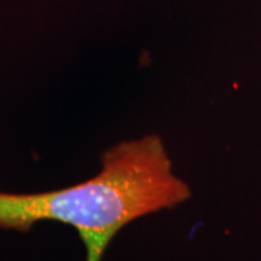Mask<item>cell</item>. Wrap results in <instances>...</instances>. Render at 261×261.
I'll list each match as a JSON object with an SVG mask.
<instances>
[{
	"label": "cell",
	"mask_w": 261,
	"mask_h": 261,
	"mask_svg": "<svg viewBox=\"0 0 261 261\" xmlns=\"http://www.w3.org/2000/svg\"><path fill=\"white\" fill-rule=\"evenodd\" d=\"M190 196L164 141L147 134L106 149L100 171L79 185L38 193L0 192V229L29 232L41 221L70 225L86 247V260L100 261L123 226Z\"/></svg>",
	"instance_id": "obj_1"
}]
</instances>
